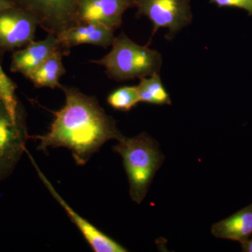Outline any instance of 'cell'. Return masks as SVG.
Listing matches in <instances>:
<instances>
[{
    "label": "cell",
    "mask_w": 252,
    "mask_h": 252,
    "mask_svg": "<svg viewBox=\"0 0 252 252\" xmlns=\"http://www.w3.org/2000/svg\"><path fill=\"white\" fill-rule=\"evenodd\" d=\"M212 234L240 243L248 240L252 235V203L213 224Z\"/></svg>",
    "instance_id": "12"
},
{
    "label": "cell",
    "mask_w": 252,
    "mask_h": 252,
    "mask_svg": "<svg viewBox=\"0 0 252 252\" xmlns=\"http://www.w3.org/2000/svg\"><path fill=\"white\" fill-rule=\"evenodd\" d=\"M65 51L55 53L47 61L42 63L28 77L37 88L56 89L61 87L60 79L66 73L63 65V57L67 56Z\"/></svg>",
    "instance_id": "13"
},
{
    "label": "cell",
    "mask_w": 252,
    "mask_h": 252,
    "mask_svg": "<svg viewBox=\"0 0 252 252\" xmlns=\"http://www.w3.org/2000/svg\"><path fill=\"white\" fill-rule=\"evenodd\" d=\"M113 109L122 112H129L140 102L137 86H124L112 91L107 99Z\"/></svg>",
    "instance_id": "16"
},
{
    "label": "cell",
    "mask_w": 252,
    "mask_h": 252,
    "mask_svg": "<svg viewBox=\"0 0 252 252\" xmlns=\"http://www.w3.org/2000/svg\"><path fill=\"white\" fill-rule=\"evenodd\" d=\"M220 7H235L245 10L252 16V0H210Z\"/></svg>",
    "instance_id": "17"
},
{
    "label": "cell",
    "mask_w": 252,
    "mask_h": 252,
    "mask_svg": "<svg viewBox=\"0 0 252 252\" xmlns=\"http://www.w3.org/2000/svg\"><path fill=\"white\" fill-rule=\"evenodd\" d=\"M137 17L146 16L154 25L152 36L159 28L169 30L167 39L190 24V0H132Z\"/></svg>",
    "instance_id": "6"
},
{
    "label": "cell",
    "mask_w": 252,
    "mask_h": 252,
    "mask_svg": "<svg viewBox=\"0 0 252 252\" xmlns=\"http://www.w3.org/2000/svg\"><path fill=\"white\" fill-rule=\"evenodd\" d=\"M132 7V0H81L78 21L102 25L115 31L122 26L124 13Z\"/></svg>",
    "instance_id": "9"
},
{
    "label": "cell",
    "mask_w": 252,
    "mask_h": 252,
    "mask_svg": "<svg viewBox=\"0 0 252 252\" xmlns=\"http://www.w3.org/2000/svg\"><path fill=\"white\" fill-rule=\"evenodd\" d=\"M13 6H14V5L11 4L8 0H0V11L8 9V8L13 7Z\"/></svg>",
    "instance_id": "19"
},
{
    "label": "cell",
    "mask_w": 252,
    "mask_h": 252,
    "mask_svg": "<svg viewBox=\"0 0 252 252\" xmlns=\"http://www.w3.org/2000/svg\"><path fill=\"white\" fill-rule=\"evenodd\" d=\"M28 138L26 113L13 119L0 102V182L14 171L26 152Z\"/></svg>",
    "instance_id": "5"
},
{
    "label": "cell",
    "mask_w": 252,
    "mask_h": 252,
    "mask_svg": "<svg viewBox=\"0 0 252 252\" xmlns=\"http://www.w3.org/2000/svg\"><path fill=\"white\" fill-rule=\"evenodd\" d=\"M39 26L34 15L13 6L0 11V58L34 41Z\"/></svg>",
    "instance_id": "7"
},
{
    "label": "cell",
    "mask_w": 252,
    "mask_h": 252,
    "mask_svg": "<svg viewBox=\"0 0 252 252\" xmlns=\"http://www.w3.org/2000/svg\"><path fill=\"white\" fill-rule=\"evenodd\" d=\"M65 104L54 113L49 130L43 135L30 136L39 141V150L64 147L72 152L78 165H84L109 140H122L124 135L116 121L100 107L96 97L74 87L61 84Z\"/></svg>",
    "instance_id": "1"
},
{
    "label": "cell",
    "mask_w": 252,
    "mask_h": 252,
    "mask_svg": "<svg viewBox=\"0 0 252 252\" xmlns=\"http://www.w3.org/2000/svg\"><path fill=\"white\" fill-rule=\"evenodd\" d=\"M137 88L142 102L157 105H170L172 103L170 94L164 87L159 73L142 78Z\"/></svg>",
    "instance_id": "14"
},
{
    "label": "cell",
    "mask_w": 252,
    "mask_h": 252,
    "mask_svg": "<svg viewBox=\"0 0 252 252\" xmlns=\"http://www.w3.org/2000/svg\"><path fill=\"white\" fill-rule=\"evenodd\" d=\"M109 54L102 59L91 61L106 69L110 79L117 81L150 77L160 72L162 56L148 46L136 44L124 32L115 37Z\"/></svg>",
    "instance_id": "3"
},
{
    "label": "cell",
    "mask_w": 252,
    "mask_h": 252,
    "mask_svg": "<svg viewBox=\"0 0 252 252\" xmlns=\"http://www.w3.org/2000/svg\"><path fill=\"white\" fill-rule=\"evenodd\" d=\"M240 245H241L242 251L252 252V238H249L243 243H240Z\"/></svg>",
    "instance_id": "18"
},
{
    "label": "cell",
    "mask_w": 252,
    "mask_h": 252,
    "mask_svg": "<svg viewBox=\"0 0 252 252\" xmlns=\"http://www.w3.org/2000/svg\"><path fill=\"white\" fill-rule=\"evenodd\" d=\"M60 51L69 54L70 50L63 47L58 36L48 34L44 40L32 41L23 49L14 51L10 70L28 78L42 63Z\"/></svg>",
    "instance_id": "10"
},
{
    "label": "cell",
    "mask_w": 252,
    "mask_h": 252,
    "mask_svg": "<svg viewBox=\"0 0 252 252\" xmlns=\"http://www.w3.org/2000/svg\"><path fill=\"white\" fill-rule=\"evenodd\" d=\"M114 31L96 23H81L63 32L58 38L63 47L70 48L80 44H91L106 49L114 42Z\"/></svg>",
    "instance_id": "11"
},
{
    "label": "cell",
    "mask_w": 252,
    "mask_h": 252,
    "mask_svg": "<svg viewBox=\"0 0 252 252\" xmlns=\"http://www.w3.org/2000/svg\"><path fill=\"white\" fill-rule=\"evenodd\" d=\"M28 152L30 159H31L33 166L35 168L36 172L39 179L43 182L46 189L49 190L50 193L52 195L55 200L60 204L61 207L64 209V211L67 214L68 217L74 224L77 227L78 229L81 232L84 238L86 239L87 243L90 245L91 248L95 252H127L124 247L121 244L109 237L108 235L104 234L103 232L101 231L98 228H96L91 222L86 220L84 217L79 215L72 207L69 205L60 195L57 190L55 189L54 186L50 182V181L46 178L45 175L41 171L37 164L34 161V158L32 157L29 152Z\"/></svg>",
    "instance_id": "8"
},
{
    "label": "cell",
    "mask_w": 252,
    "mask_h": 252,
    "mask_svg": "<svg viewBox=\"0 0 252 252\" xmlns=\"http://www.w3.org/2000/svg\"><path fill=\"white\" fill-rule=\"evenodd\" d=\"M118 142L113 149L122 157L131 198L140 205L161 167L163 154L157 142L145 132L133 137H124Z\"/></svg>",
    "instance_id": "2"
},
{
    "label": "cell",
    "mask_w": 252,
    "mask_h": 252,
    "mask_svg": "<svg viewBox=\"0 0 252 252\" xmlns=\"http://www.w3.org/2000/svg\"><path fill=\"white\" fill-rule=\"evenodd\" d=\"M16 83L4 72L0 63V102L14 119H17L26 113L23 104L16 96Z\"/></svg>",
    "instance_id": "15"
},
{
    "label": "cell",
    "mask_w": 252,
    "mask_h": 252,
    "mask_svg": "<svg viewBox=\"0 0 252 252\" xmlns=\"http://www.w3.org/2000/svg\"><path fill=\"white\" fill-rule=\"evenodd\" d=\"M14 6L35 16L48 34L59 36L79 25L78 9L81 0H8Z\"/></svg>",
    "instance_id": "4"
}]
</instances>
